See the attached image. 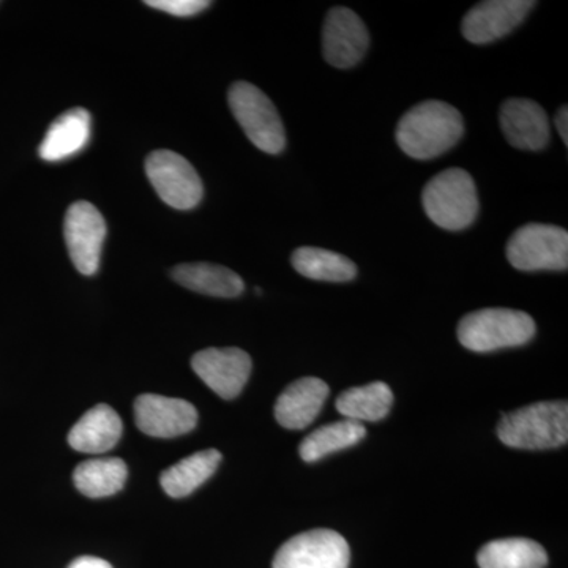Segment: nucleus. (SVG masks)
Returning <instances> with one entry per match:
<instances>
[{
	"instance_id": "13",
	"label": "nucleus",
	"mask_w": 568,
	"mask_h": 568,
	"mask_svg": "<svg viewBox=\"0 0 568 568\" xmlns=\"http://www.w3.org/2000/svg\"><path fill=\"white\" fill-rule=\"evenodd\" d=\"M534 7L536 2L532 0H487L477 3L463 20V36L474 44L503 39L525 21Z\"/></svg>"
},
{
	"instance_id": "26",
	"label": "nucleus",
	"mask_w": 568,
	"mask_h": 568,
	"mask_svg": "<svg viewBox=\"0 0 568 568\" xmlns=\"http://www.w3.org/2000/svg\"><path fill=\"white\" fill-rule=\"evenodd\" d=\"M69 568H112L110 562L104 559L93 558V556H82L74 559Z\"/></svg>"
},
{
	"instance_id": "16",
	"label": "nucleus",
	"mask_w": 568,
	"mask_h": 568,
	"mask_svg": "<svg viewBox=\"0 0 568 568\" xmlns=\"http://www.w3.org/2000/svg\"><path fill=\"white\" fill-rule=\"evenodd\" d=\"M91 114L84 108L63 112L51 123L39 153L44 162H62L80 153L91 141Z\"/></svg>"
},
{
	"instance_id": "8",
	"label": "nucleus",
	"mask_w": 568,
	"mask_h": 568,
	"mask_svg": "<svg viewBox=\"0 0 568 568\" xmlns=\"http://www.w3.org/2000/svg\"><path fill=\"white\" fill-rule=\"evenodd\" d=\"M349 545L331 529L298 534L276 551L274 568H349Z\"/></svg>"
},
{
	"instance_id": "22",
	"label": "nucleus",
	"mask_w": 568,
	"mask_h": 568,
	"mask_svg": "<svg viewBox=\"0 0 568 568\" xmlns=\"http://www.w3.org/2000/svg\"><path fill=\"white\" fill-rule=\"evenodd\" d=\"M291 261L298 274L317 282L345 283L357 275V267L349 257L316 246H301Z\"/></svg>"
},
{
	"instance_id": "15",
	"label": "nucleus",
	"mask_w": 568,
	"mask_h": 568,
	"mask_svg": "<svg viewBox=\"0 0 568 568\" xmlns=\"http://www.w3.org/2000/svg\"><path fill=\"white\" fill-rule=\"evenodd\" d=\"M328 388L320 377H302L295 381L276 399V422L287 429H304L320 416Z\"/></svg>"
},
{
	"instance_id": "19",
	"label": "nucleus",
	"mask_w": 568,
	"mask_h": 568,
	"mask_svg": "<svg viewBox=\"0 0 568 568\" xmlns=\"http://www.w3.org/2000/svg\"><path fill=\"white\" fill-rule=\"evenodd\" d=\"M220 463H222V454L215 448L196 452L164 470L160 477V484L168 496L181 499L192 495L204 481H207L219 469Z\"/></svg>"
},
{
	"instance_id": "24",
	"label": "nucleus",
	"mask_w": 568,
	"mask_h": 568,
	"mask_svg": "<svg viewBox=\"0 0 568 568\" xmlns=\"http://www.w3.org/2000/svg\"><path fill=\"white\" fill-rule=\"evenodd\" d=\"M366 435L365 426L353 420L335 422L321 426L312 435L302 440L298 452L306 463H315L325 455L353 447L361 443Z\"/></svg>"
},
{
	"instance_id": "9",
	"label": "nucleus",
	"mask_w": 568,
	"mask_h": 568,
	"mask_svg": "<svg viewBox=\"0 0 568 568\" xmlns=\"http://www.w3.org/2000/svg\"><path fill=\"white\" fill-rule=\"evenodd\" d=\"M63 235L77 271L82 275H95L106 239V222L99 209L85 201L71 204L65 213Z\"/></svg>"
},
{
	"instance_id": "3",
	"label": "nucleus",
	"mask_w": 568,
	"mask_h": 568,
	"mask_svg": "<svg viewBox=\"0 0 568 568\" xmlns=\"http://www.w3.org/2000/svg\"><path fill=\"white\" fill-rule=\"evenodd\" d=\"M536 335V323L528 313L510 308H484L459 321L458 339L474 353H493L526 345Z\"/></svg>"
},
{
	"instance_id": "7",
	"label": "nucleus",
	"mask_w": 568,
	"mask_h": 568,
	"mask_svg": "<svg viewBox=\"0 0 568 568\" xmlns=\"http://www.w3.org/2000/svg\"><path fill=\"white\" fill-rule=\"evenodd\" d=\"M145 174L163 203L190 211L203 200L204 186L196 170L179 153L155 151L145 160Z\"/></svg>"
},
{
	"instance_id": "11",
	"label": "nucleus",
	"mask_w": 568,
	"mask_h": 568,
	"mask_svg": "<svg viewBox=\"0 0 568 568\" xmlns=\"http://www.w3.org/2000/svg\"><path fill=\"white\" fill-rule=\"evenodd\" d=\"M368 47V29L353 10L335 7L328 11L323 31L325 61L336 69H351L364 59Z\"/></svg>"
},
{
	"instance_id": "10",
	"label": "nucleus",
	"mask_w": 568,
	"mask_h": 568,
	"mask_svg": "<svg viewBox=\"0 0 568 568\" xmlns=\"http://www.w3.org/2000/svg\"><path fill=\"white\" fill-rule=\"evenodd\" d=\"M192 368L216 395L234 399L252 373V357L239 347H207L193 355Z\"/></svg>"
},
{
	"instance_id": "14",
	"label": "nucleus",
	"mask_w": 568,
	"mask_h": 568,
	"mask_svg": "<svg viewBox=\"0 0 568 568\" xmlns=\"http://www.w3.org/2000/svg\"><path fill=\"white\" fill-rule=\"evenodd\" d=\"M500 126L507 141L521 151H541L548 145L547 112L532 100H507L500 110Z\"/></svg>"
},
{
	"instance_id": "5",
	"label": "nucleus",
	"mask_w": 568,
	"mask_h": 568,
	"mask_svg": "<svg viewBox=\"0 0 568 568\" xmlns=\"http://www.w3.org/2000/svg\"><path fill=\"white\" fill-rule=\"evenodd\" d=\"M227 102L242 130L260 151L271 155L283 152L286 134L282 118L261 89L246 81L234 82L227 93Z\"/></svg>"
},
{
	"instance_id": "1",
	"label": "nucleus",
	"mask_w": 568,
	"mask_h": 568,
	"mask_svg": "<svg viewBox=\"0 0 568 568\" xmlns=\"http://www.w3.org/2000/svg\"><path fill=\"white\" fill-rule=\"evenodd\" d=\"M465 125L457 108L429 100L410 108L396 126V142L416 160H432L462 140Z\"/></svg>"
},
{
	"instance_id": "20",
	"label": "nucleus",
	"mask_w": 568,
	"mask_h": 568,
	"mask_svg": "<svg viewBox=\"0 0 568 568\" xmlns=\"http://www.w3.org/2000/svg\"><path fill=\"white\" fill-rule=\"evenodd\" d=\"M480 568H545V548L529 538H503L489 541L477 555Z\"/></svg>"
},
{
	"instance_id": "25",
	"label": "nucleus",
	"mask_w": 568,
	"mask_h": 568,
	"mask_svg": "<svg viewBox=\"0 0 568 568\" xmlns=\"http://www.w3.org/2000/svg\"><path fill=\"white\" fill-rule=\"evenodd\" d=\"M145 6L179 18H190L212 6L207 0H148Z\"/></svg>"
},
{
	"instance_id": "12",
	"label": "nucleus",
	"mask_w": 568,
	"mask_h": 568,
	"mask_svg": "<svg viewBox=\"0 0 568 568\" xmlns=\"http://www.w3.org/2000/svg\"><path fill=\"white\" fill-rule=\"evenodd\" d=\"M134 420L144 435L168 439L192 432L197 413L185 399L145 394L134 402Z\"/></svg>"
},
{
	"instance_id": "17",
	"label": "nucleus",
	"mask_w": 568,
	"mask_h": 568,
	"mask_svg": "<svg viewBox=\"0 0 568 568\" xmlns=\"http://www.w3.org/2000/svg\"><path fill=\"white\" fill-rule=\"evenodd\" d=\"M122 436V420L108 405L92 407L69 433V444L82 454L99 455L118 446Z\"/></svg>"
},
{
	"instance_id": "4",
	"label": "nucleus",
	"mask_w": 568,
	"mask_h": 568,
	"mask_svg": "<svg viewBox=\"0 0 568 568\" xmlns=\"http://www.w3.org/2000/svg\"><path fill=\"white\" fill-rule=\"evenodd\" d=\"M422 203L428 219L447 231H462L476 222V182L462 168L443 171L426 183Z\"/></svg>"
},
{
	"instance_id": "23",
	"label": "nucleus",
	"mask_w": 568,
	"mask_h": 568,
	"mask_svg": "<svg viewBox=\"0 0 568 568\" xmlns=\"http://www.w3.org/2000/svg\"><path fill=\"white\" fill-rule=\"evenodd\" d=\"M392 405H394V394L384 383L349 388L336 399L338 413L343 414L347 420L358 422V424L383 420Z\"/></svg>"
},
{
	"instance_id": "6",
	"label": "nucleus",
	"mask_w": 568,
	"mask_h": 568,
	"mask_svg": "<svg viewBox=\"0 0 568 568\" xmlns=\"http://www.w3.org/2000/svg\"><path fill=\"white\" fill-rule=\"evenodd\" d=\"M507 260L523 272L567 271L568 233L552 224H526L511 234Z\"/></svg>"
},
{
	"instance_id": "2",
	"label": "nucleus",
	"mask_w": 568,
	"mask_h": 568,
	"mask_svg": "<svg viewBox=\"0 0 568 568\" xmlns=\"http://www.w3.org/2000/svg\"><path fill=\"white\" fill-rule=\"evenodd\" d=\"M497 436L508 447L548 450L568 440L567 402H541L504 414Z\"/></svg>"
},
{
	"instance_id": "27",
	"label": "nucleus",
	"mask_w": 568,
	"mask_h": 568,
	"mask_svg": "<svg viewBox=\"0 0 568 568\" xmlns=\"http://www.w3.org/2000/svg\"><path fill=\"white\" fill-rule=\"evenodd\" d=\"M556 129L562 138L564 142L568 144V110L567 106L560 108L558 115H556Z\"/></svg>"
},
{
	"instance_id": "18",
	"label": "nucleus",
	"mask_w": 568,
	"mask_h": 568,
	"mask_svg": "<svg viewBox=\"0 0 568 568\" xmlns=\"http://www.w3.org/2000/svg\"><path fill=\"white\" fill-rule=\"evenodd\" d=\"M174 282L212 297L233 298L244 293L245 284L231 268L209 263L181 264L171 271Z\"/></svg>"
},
{
	"instance_id": "21",
	"label": "nucleus",
	"mask_w": 568,
	"mask_h": 568,
	"mask_svg": "<svg viewBox=\"0 0 568 568\" xmlns=\"http://www.w3.org/2000/svg\"><path fill=\"white\" fill-rule=\"evenodd\" d=\"M129 477V467L121 458L88 459L73 473L74 487L82 495L99 499L121 491Z\"/></svg>"
}]
</instances>
